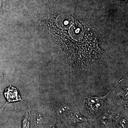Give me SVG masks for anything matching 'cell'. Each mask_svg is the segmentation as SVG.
<instances>
[{
	"mask_svg": "<svg viewBox=\"0 0 128 128\" xmlns=\"http://www.w3.org/2000/svg\"><path fill=\"white\" fill-rule=\"evenodd\" d=\"M4 94L5 98L6 99V102L4 105L0 109V111L3 110L6 105L10 102H16L21 101L26 103L22 99L18 89L12 86L11 84H10V86L5 89Z\"/></svg>",
	"mask_w": 128,
	"mask_h": 128,
	"instance_id": "6da1fadb",
	"label": "cell"
},
{
	"mask_svg": "<svg viewBox=\"0 0 128 128\" xmlns=\"http://www.w3.org/2000/svg\"><path fill=\"white\" fill-rule=\"evenodd\" d=\"M101 99L97 97H92L89 98L88 99V105L90 106L93 112H95V104L97 111L98 110L99 107L101 106Z\"/></svg>",
	"mask_w": 128,
	"mask_h": 128,
	"instance_id": "7a4b0ae2",
	"label": "cell"
},
{
	"mask_svg": "<svg viewBox=\"0 0 128 128\" xmlns=\"http://www.w3.org/2000/svg\"><path fill=\"white\" fill-rule=\"evenodd\" d=\"M30 114V113H29ZM27 112L24 115L22 120V128H30V114Z\"/></svg>",
	"mask_w": 128,
	"mask_h": 128,
	"instance_id": "3957f363",
	"label": "cell"
},
{
	"mask_svg": "<svg viewBox=\"0 0 128 128\" xmlns=\"http://www.w3.org/2000/svg\"><path fill=\"white\" fill-rule=\"evenodd\" d=\"M34 122L36 124L38 125L42 124V117H41V114H40L38 113H34Z\"/></svg>",
	"mask_w": 128,
	"mask_h": 128,
	"instance_id": "277c9868",
	"label": "cell"
},
{
	"mask_svg": "<svg viewBox=\"0 0 128 128\" xmlns=\"http://www.w3.org/2000/svg\"><path fill=\"white\" fill-rule=\"evenodd\" d=\"M48 128H58L54 126H50L48 127Z\"/></svg>",
	"mask_w": 128,
	"mask_h": 128,
	"instance_id": "5b68a950",
	"label": "cell"
},
{
	"mask_svg": "<svg viewBox=\"0 0 128 128\" xmlns=\"http://www.w3.org/2000/svg\"><path fill=\"white\" fill-rule=\"evenodd\" d=\"M1 6V2L0 0V8Z\"/></svg>",
	"mask_w": 128,
	"mask_h": 128,
	"instance_id": "8992f818",
	"label": "cell"
}]
</instances>
